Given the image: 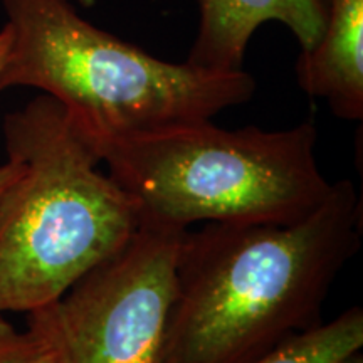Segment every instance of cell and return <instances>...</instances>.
<instances>
[{
  "label": "cell",
  "mask_w": 363,
  "mask_h": 363,
  "mask_svg": "<svg viewBox=\"0 0 363 363\" xmlns=\"http://www.w3.org/2000/svg\"><path fill=\"white\" fill-rule=\"evenodd\" d=\"M12 43L0 91L34 88L65 106L98 145L212 120L247 103V71L158 59L81 17L71 0H2Z\"/></svg>",
  "instance_id": "3957f363"
},
{
  "label": "cell",
  "mask_w": 363,
  "mask_h": 363,
  "mask_svg": "<svg viewBox=\"0 0 363 363\" xmlns=\"http://www.w3.org/2000/svg\"><path fill=\"white\" fill-rule=\"evenodd\" d=\"M11 43H12V29L11 26L6 24L0 29V71H2L4 62H6L9 49H11Z\"/></svg>",
  "instance_id": "8fae6325"
},
{
  "label": "cell",
  "mask_w": 363,
  "mask_h": 363,
  "mask_svg": "<svg viewBox=\"0 0 363 363\" xmlns=\"http://www.w3.org/2000/svg\"><path fill=\"white\" fill-rule=\"evenodd\" d=\"M21 175L0 195V315L51 305L138 229L133 202L61 103L39 94L4 118Z\"/></svg>",
  "instance_id": "7a4b0ae2"
},
{
  "label": "cell",
  "mask_w": 363,
  "mask_h": 363,
  "mask_svg": "<svg viewBox=\"0 0 363 363\" xmlns=\"http://www.w3.org/2000/svg\"><path fill=\"white\" fill-rule=\"evenodd\" d=\"M308 96L328 103L335 116L363 120V0H328L323 34L296 61Z\"/></svg>",
  "instance_id": "52a82bcc"
},
{
  "label": "cell",
  "mask_w": 363,
  "mask_h": 363,
  "mask_svg": "<svg viewBox=\"0 0 363 363\" xmlns=\"http://www.w3.org/2000/svg\"><path fill=\"white\" fill-rule=\"evenodd\" d=\"M22 165L16 158H9L4 165H0V195H2L4 190H6L9 185L12 184L17 177L21 175Z\"/></svg>",
  "instance_id": "30bf717a"
},
{
  "label": "cell",
  "mask_w": 363,
  "mask_h": 363,
  "mask_svg": "<svg viewBox=\"0 0 363 363\" xmlns=\"http://www.w3.org/2000/svg\"><path fill=\"white\" fill-rule=\"evenodd\" d=\"M199 29L187 62L211 71L244 69L249 40L264 22H281L301 51L311 49L326 26L328 0H195Z\"/></svg>",
  "instance_id": "8992f818"
},
{
  "label": "cell",
  "mask_w": 363,
  "mask_h": 363,
  "mask_svg": "<svg viewBox=\"0 0 363 363\" xmlns=\"http://www.w3.org/2000/svg\"><path fill=\"white\" fill-rule=\"evenodd\" d=\"M313 118L293 128L224 130L211 120L99 145L108 175L138 224L187 230L199 222L291 225L330 195Z\"/></svg>",
  "instance_id": "277c9868"
},
{
  "label": "cell",
  "mask_w": 363,
  "mask_h": 363,
  "mask_svg": "<svg viewBox=\"0 0 363 363\" xmlns=\"http://www.w3.org/2000/svg\"><path fill=\"white\" fill-rule=\"evenodd\" d=\"M350 180L291 225L216 224L184 234L160 363H252L323 323L335 281L362 246Z\"/></svg>",
  "instance_id": "6da1fadb"
},
{
  "label": "cell",
  "mask_w": 363,
  "mask_h": 363,
  "mask_svg": "<svg viewBox=\"0 0 363 363\" xmlns=\"http://www.w3.org/2000/svg\"><path fill=\"white\" fill-rule=\"evenodd\" d=\"M363 310L353 306L330 323L286 340L252 363H362Z\"/></svg>",
  "instance_id": "ba28073f"
},
{
  "label": "cell",
  "mask_w": 363,
  "mask_h": 363,
  "mask_svg": "<svg viewBox=\"0 0 363 363\" xmlns=\"http://www.w3.org/2000/svg\"><path fill=\"white\" fill-rule=\"evenodd\" d=\"M0 363H54V358L38 335L17 330L0 315Z\"/></svg>",
  "instance_id": "9c48e42d"
},
{
  "label": "cell",
  "mask_w": 363,
  "mask_h": 363,
  "mask_svg": "<svg viewBox=\"0 0 363 363\" xmlns=\"http://www.w3.org/2000/svg\"><path fill=\"white\" fill-rule=\"evenodd\" d=\"M187 230L138 224L57 301L27 313L54 363H160Z\"/></svg>",
  "instance_id": "5b68a950"
}]
</instances>
